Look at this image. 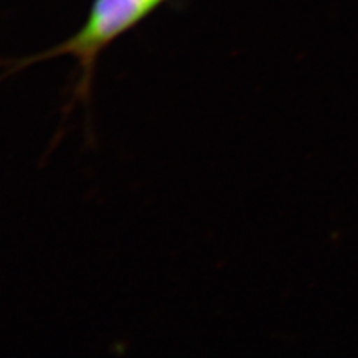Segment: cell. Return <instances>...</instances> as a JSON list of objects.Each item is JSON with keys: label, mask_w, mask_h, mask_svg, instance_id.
I'll list each match as a JSON object with an SVG mask.
<instances>
[{"label": "cell", "mask_w": 358, "mask_h": 358, "mask_svg": "<svg viewBox=\"0 0 358 358\" xmlns=\"http://www.w3.org/2000/svg\"><path fill=\"white\" fill-rule=\"evenodd\" d=\"M169 0H93L85 20L73 35L54 47L10 63L8 75L26 67L57 57L76 62V78L67 110L78 103H87L93 92V83L100 55L112 43L136 29Z\"/></svg>", "instance_id": "cell-1"}]
</instances>
